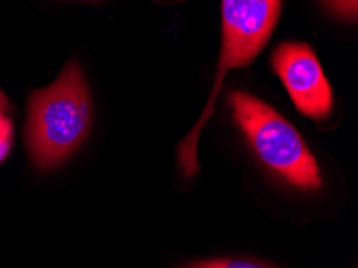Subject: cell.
I'll return each mask as SVG.
<instances>
[{"mask_svg": "<svg viewBox=\"0 0 358 268\" xmlns=\"http://www.w3.org/2000/svg\"><path fill=\"white\" fill-rule=\"evenodd\" d=\"M229 103L238 127L270 171L296 188L310 191L322 187L315 157L280 113L246 92H233Z\"/></svg>", "mask_w": 358, "mask_h": 268, "instance_id": "3", "label": "cell"}, {"mask_svg": "<svg viewBox=\"0 0 358 268\" xmlns=\"http://www.w3.org/2000/svg\"><path fill=\"white\" fill-rule=\"evenodd\" d=\"M12 145H13L12 121H10L5 114H0V162L8 156L10 150H12Z\"/></svg>", "mask_w": 358, "mask_h": 268, "instance_id": "6", "label": "cell"}, {"mask_svg": "<svg viewBox=\"0 0 358 268\" xmlns=\"http://www.w3.org/2000/svg\"><path fill=\"white\" fill-rule=\"evenodd\" d=\"M327 7L345 20L357 18V0H323Z\"/></svg>", "mask_w": 358, "mask_h": 268, "instance_id": "7", "label": "cell"}, {"mask_svg": "<svg viewBox=\"0 0 358 268\" xmlns=\"http://www.w3.org/2000/svg\"><path fill=\"white\" fill-rule=\"evenodd\" d=\"M94 106L83 69L69 62L58 79L29 98L26 143L42 171L66 161L89 135Z\"/></svg>", "mask_w": 358, "mask_h": 268, "instance_id": "1", "label": "cell"}, {"mask_svg": "<svg viewBox=\"0 0 358 268\" xmlns=\"http://www.w3.org/2000/svg\"><path fill=\"white\" fill-rule=\"evenodd\" d=\"M283 0H222V50L213 94L199 122L178 148V162L188 177L198 172V135L213 114L225 74L244 68L267 45L278 23Z\"/></svg>", "mask_w": 358, "mask_h": 268, "instance_id": "2", "label": "cell"}, {"mask_svg": "<svg viewBox=\"0 0 358 268\" xmlns=\"http://www.w3.org/2000/svg\"><path fill=\"white\" fill-rule=\"evenodd\" d=\"M8 109V101L5 95L2 94V90H0V114H5V111Z\"/></svg>", "mask_w": 358, "mask_h": 268, "instance_id": "8", "label": "cell"}, {"mask_svg": "<svg viewBox=\"0 0 358 268\" xmlns=\"http://www.w3.org/2000/svg\"><path fill=\"white\" fill-rule=\"evenodd\" d=\"M183 268H270L262 264L249 260H233V259H220V260H208V262H196Z\"/></svg>", "mask_w": 358, "mask_h": 268, "instance_id": "5", "label": "cell"}, {"mask_svg": "<svg viewBox=\"0 0 358 268\" xmlns=\"http://www.w3.org/2000/svg\"><path fill=\"white\" fill-rule=\"evenodd\" d=\"M272 66L302 114L317 121L328 116L333 109V90L307 43H281L272 55Z\"/></svg>", "mask_w": 358, "mask_h": 268, "instance_id": "4", "label": "cell"}]
</instances>
